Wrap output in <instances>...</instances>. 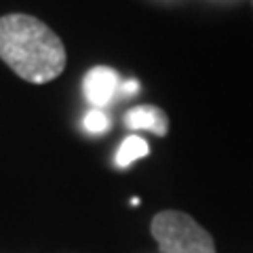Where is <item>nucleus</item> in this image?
Returning a JSON list of instances; mask_svg holds the SVG:
<instances>
[{
  "instance_id": "obj_3",
  "label": "nucleus",
  "mask_w": 253,
  "mask_h": 253,
  "mask_svg": "<svg viewBox=\"0 0 253 253\" xmlns=\"http://www.w3.org/2000/svg\"><path fill=\"white\" fill-rule=\"evenodd\" d=\"M118 86H121L118 74L108 66H97V68L89 70L86 76H84V81H83L84 97L95 108L108 106L110 101H112V97L116 95Z\"/></svg>"
},
{
  "instance_id": "obj_5",
  "label": "nucleus",
  "mask_w": 253,
  "mask_h": 253,
  "mask_svg": "<svg viewBox=\"0 0 253 253\" xmlns=\"http://www.w3.org/2000/svg\"><path fill=\"white\" fill-rule=\"evenodd\" d=\"M150 152V148L146 144V139H141L137 135H129L126 139H123L121 148H118V154H116V165L118 167H126V165L135 163L137 158L146 156Z\"/></svg>"
},
{
  "instance_id": "obj_6",
  "label": "nucleus",
  "mask_w": 253,
  "mask_h": 253,
  "mask_svg": "<svg viewBox=\"0 0 253 253\" xmlns=\"http://www.w3.org/2000/svg\"><path fill=\"white\" fill-rule=\"evenodd\" d=\"M108 126H110V118L106 116V112H101L99 108L91 110V112L84 116V129L89 133H106Z\"/></svg>"
},
{
  "instance_id": "obj_2",
  "label": "nucleus",
  "mask_w": 253,
  "mask_h": 253,
  "mask_svg": "<svg viewBox=\"0 0 253 253\" xmlns=\"http://www.w3.org/2000/svg\"><path fill=\"white\" fill-rule=\"evenodd\" d=\"M150 230L161 253H215L213 236L184 211L156 213Z\"/></svg>"
},
{
  "instance_id": "obj_7",
  "label": "nucleus",
  "mask_w": 253,
  "mask_h": 253,
  "mask_svg": "<svg viewBox=\"0 0 253 253\" xmlns=\"http://www.w3.org/2000/svg\"><path fill=\"white\" fill-rule=\"evenodd\" d=\"M118 91H121V95H125V97H129V95H135L139 91V84L137 81H126V83H121V86H118Z\"/></svg>"
},
{
  "instance_id": "obj_1",
  "label": "nucleus",
  "mask_w": 253,
  "mask_h": 253,
  "mask_svg": "<svg viewBox=\"0 0 253 253\" xmlns=\"http://www.w3.org/2000/svg\"><path fill=\"white\" fill-rule=\"evenodd\" d=\"M0 59L32 84L55 81L66 70V46L44 21L28 13L0 17Z\"/></svg>"
},
{
  "instance_id": "obj_8",
  "label": "nucleus",
  "mask_w": 253,
  "mask_h": 253,
  "mask_svg": "<svg viewBox=\"0 0 253 253\" xmlns=\"http://www.w3.org/2000/svg\"><path fill=\"white\" fill-rule=\"evenodd\" d=\"M251 2H253V0H251Z\"/></svg>"
},
{
  "instance_id": "obj_4",
  "label": "nucleus",
  "mask_w": 253,
  "mask_h": 253,
  "mask_svg": "<svg viewBox=\"0 0 253 253\" xmlns=\"http://www.w3.org/2000/svg\"><path fill=\"white\" fill-rule=\"evenodd\" d=\"M126 129H146L152 131L154 135L165 137L169 131V121L165 112L156 106H135L131 108L125 116Z\"/></svg>"
}]
</instances>
